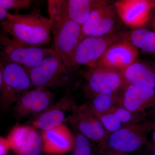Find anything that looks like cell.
Listing matches in <instances>:
<instances>
[{"label":"cell","mask_w":155,"mask_h":155,"mask_svg":"<svg viewBox=\"0 0 155 155\" xmlns=\"http://www.w3.org/2000/svg\"><path fill=\"white\" fill-rule=\"evenodd\" d=\"M0 27L13 38L31 45L41 47L51 39L50 19L37 9L25 14L9 13Z\"/></svg>","instance_id":"6da1fadb"},{"label":"cell","mask_w":155,"mask_h":155,"mask_svg":"<svg viewBox=\"0 0 155 155\" xmlns=\"http://www.w3.org/2000/svg\"><path fill=\"white\" fill-rule=\"evenodd\" d=\"M54 51L70 72L75 70L73 57L79 42L81 26L64 14L48 10Z\"/></svg>","instance_id":"7a4b0ae2"},{"label":"cell","mask_w":155,"mask_h":155,"mask_svg":"<svg viewBox=\"0 0 155 155\" xmlns=\"http://www.w3.org/2000/svg\"><path fill=\"white\" fill-rule=\"evenodd\" d=\"M54 53L53 49L31 45L15 39L0 28V59L3 63L19 64L28 70Z\"/></svg>","instance_id":"3957f363"},{"label":"cell","mask_w":155,"mask_h":155,"mask_svg":"<svg viewBox=\"0 0 155 155\" xmlns=\"http://www.w3.org/2000/svg\"><path fill=\"white\" fill-rule=\"evenodd\" d=\"M155 128V123L144 122L128 125L110 133L100 144L99 152L110 150L122 153L133 152L147 142L148 136Z\"/></svg>","instance_id":"277c9868"},{"label":"cell","mask_w":155,"mask_h":155,"mask_svg":"<svg viewBox=\"0 0 155 155\" xmlns=\"http://www.w3.org/2000/svg\"><path fill=\"white\" fill-rule=\"evenodd\" d=\"M27 71L33 86L42 89L68 86L73 74L55 52L44 59L36 67Z\"/></svg>","instance_id":"5b68a950"},{"label":"cell","mask_w":155,"mask_h":155,"mask_svg":"<svg viewBox=\"0 0 155 155\" xmlns=\"http://www.w3.org/2000/svg\"><path fill=\"white\" fill-rule=\"evenodd\" d=\"M2 85L0 94V108L6 112L19 97L33 86L28 71L14 63H3Z\"/></svg>","instance_id":"8992f818"},{"label":"cell","mask_w":155,"mask_h":155,"mask_svg":"<svg viewBox=\"0 0 155 155\" xmlns=\"http://www.w3.org/2000/svg\"><path fill=\"white\" fill-rule=\"evenodd\" d=\"M80 75L84 80L83 91L85 96L92 98L107 90L119 91L125 83L122 71L107 67H89Z\"/></svg>","instance_id":"52a82bcc"},{"label":"cell","mask_w":155,"mask_h":155,"mask_svg":"<svg viewBox=\"0 0 155 155\" xmlns=\"http://www.w3.org/2000/svg\"><path fill=\"white\" fill-rule=\"evenodd\" d=\"M121 39L122 35L114 32L105 36L84 38L79 42L74 52L75 68L81 66L93 67L110 46Z\"/></svg>","instance_id":"ba28073f"},{"label":"cell","mask_w":155,"mask_h":155,"mask_svg":"<svg viewBox=\"0 0 155 155\" xmlns=\"http://www.w3.org/2000/svg\"><path fill=\"white\" fill-rule=\"evenodd\" d=\"M67 120L75 125L79 132L94 142L101 144L109 134L89 104L73 106Z\"/></svg>","instance_id":"9c48e42d"},{"label":"cell","mask_w":155,"mask_h":155,"mask_svg":"<svg viewBox=\"0 0 155 155\" xmlns=\"http://www.w3.org/2000/svg\"><path fill=\"white\" fill-rule=\"evenodd\" d=\"M119 104L132 113L147 116L155 110V89L126 84L120 91Z\"/></svg>","instance_id":"30bf717a"},{"label":"cell","mask_w":155,"mask_h":155,"mask_svg":"<svg viewBox=\"0 0 155 155\" xmlns=\"http://www.w3.org/2000/svg\"><path fill=\"white\" fill-rule=\"evenodd\" d=\"M139 51L130 42L121 39L107 49L93 67H107L122 71L137 61Z\"/></svg>","instance_id":"8fae6325"},{"label":"cell","mask_w":155,"mask_h":155,"mask_svg":"<svg viewBox=\"0 0 155 155\" xmlns=\"http://www.w3.org/2000/svg\"><path fill=\"white\" fill-rule=\"evenodd\" d=\"M114 5L101 6L92 11L81 25L79 41L89 36L101 37L113 33L117 19Z\"/></svg>","instance_id":"7c38bea8"},{"label":"cell","mask_w":155,"mask_h":155,"mask_svg":"<svg viewBox=\"0 0 155 155\" xmlns=\"http://www.w3.org/2000/svg\"><path fill=\"white\" fill-rule=\"evenodd\" d=\"M6 138L16 155H41L43 151L41 135L32 126L16 125Z\"/></svg>","instance_id":"4fadbf2b"},{"label":"cell","mask_w":155,"mask_h":155,"mask_svg":"<svg viewBox=\"0 0 155 155\" xmlns=\"http://www.w3.org/2000/svg\"><path fill=\"white\" fill-rule=\"evenodd\" d=\"M106 0H49L48 10L64 14L81 26L92 11L108 5Z\"/></svg>","instance_id":"5bb4252c"},{"label":"cell","mask_w":155,"mask_h":155,"mask_svg":"<svg viewBox=\"0 0 155 155\" xmlns=\"http://www.w3.org/2000/svg\"><path fill=\"white\" fill-rule=\"evenodd\" d=\"M55 96L47 89L36 88L25 92L15 103L14 115L19 119L38 115L53 104Z\"/></svg>","instance_id":"9a60e30c"},{"label":"cell","mask_w":155,"mask_h":155,"mask_svg":"<svg viewBox=\"0 0 155 155\" xmlns=\"http://www.w3.org/2000/svg\"><path fill=\"white\" fill-rule=\"evenodd\" d=\"M114 6L122 22L134 28H141L148 22L154 8L153 1L149 0H120Z\"/></svg>","instance_id":"2e32d148"},{"label":"cell","mask_w":155,"mask_h":155,"mask_svg":"<svg viewBox=\"0 0 155 155\" xmlns=\"http://www.w3.org/2000/svg\"><path fill=\"white\" fill-rule=\"evenodd\" d=\"M41 135L43 151L51 155H63L73 149L74 135L64 124L42 131Z\"/></svg>","instance_id":"e0dca14e"},{"label":"cell","mask_w":155,"mask_h":155,"mask_svg":"<svg viewBox=\"0 0 155 155\" xmlns=\"http://www.w3.org/2000/svg\"><path fill=\"white\" fill-rule=\"evenodd\" d=\"M74 102L69 96H65L47 109L37 115L32 122L36 129L45 131L64 124L67 120L66 112L72 110Z\"/></svg>","instance_id":"ac0fdd59"},{"label":"cell","mask_w":155,"mask_h":155,"mask_svg":"<svg viewBox=\"0 0 155 155\" xmlns=\"http://www.w3.org/2000/svg\"><path fill=\"white\" fill-rule=\"evenodd\" d=\"M122 72L126 84L155 89V62L137 60Z\"/></svg>","instance_id":"d6986e66"},{"label":"cell","mask_w":155,"mask_h":155,"mask_svg":"<svg viewBox=\"0 0 155 155\" xmlns=\"http://www.w3.org/2000/svg\"><path fill=\"white\" fill-rule=\"evenodd\" d=\"M122 39L130 42L137 48L155 56V31L146 28H134L122 35Z\"/></svg>","instance_id":"ffe728a7"},{"label":"cell","mask_w":155,"mask_h":155,"mask_svg":"<svg viewBox=\"0 0 155 155\" xmlns=\"http://www.w3.org/2000/svg\"><path fill=\"white\" fill-rule=\"evenodd\" d=\"M120 91H105L91 98V102L89 104L98 117L112 113L117 107L120 106Z\"/></svg>","instance_id":"44dd1931"},{"label":"cell","mask_w":155,"mask_h":155,"mask_svg":"<svg viewBox=\"0 0 155 155\" xmlns=\"http://www.w3.org/2000/svg\"><path fill=\"white\" fill-rule=\"evenodd\" d=\"M113 113L125 127L144 122L146 117L143 115L132 113L121 106L117 107Z\"/></svg>","instance_id":"7402d4cb"},{"label":"cell","mask_w":155,"mask_h":155,"mask_svg":"<svg viewBox=\"0 0 155 155\" xmlns=\"http://www.w3.org/2000/svg\"><path fill=\"white\" fill-rule=\"evenodd\" d=\"M72 155H92L91 140L79 131L75 133Z\"/></svg>","instance_id":"603a6c76"},{"label":"cell","mask_w":155,"mask_h":155,"mask_svg":"<svg viewBox=\"0 0 155 155\" xmlns=\"http://www.w3.org/2000/svg\"><path fill=\"white\" fill-rule=\"evenodd\" d=\"M99 118L109 133L116 132L125 127L113 112L102 115Z\"/></svg>","instance_id":"cb8c5ba5"},{"label":"cell","mask_w":155,"mask_h":155,"mask_svg":"<svg viewBox=\"0 0 155 155\" xmlns=\"http://www.w3.org/2000/svg\"><path fill=\"white\" fill-rule=\"evenodd\" d=\"M30 0H0V6L6 10L18 11L29 8L32 2Z\"/></svg>","instance_id":"d4e9b609"},{"label":"cell","mask_w":155,"mask_h":155,"mask_svg":"<svg viewBox=\"0 0 155 155\" xmlns=\"http://www.w3.org/2000/svg\"><path fill=\"white\" fill-rule=\"evenodd\" d=\"M10 150L11 147L8 140L0 136V155H8Z\"/></svg>","instance_id":"484cf974"},{"label":"cell","mask_w":155,"mask_h":155,"mask_svg":"<svg viewBox=\"0 0 155 155\" xmlns=\"http://www.w3.org/2000/svg\"><path fill=\"white\" fill-rule=\"evenodd\" d=\"M8 14L9 12L7 10L0 6V21L1 22L7 19Z\"/></svg>","instance_id":"4316f807"},{"label":"cell","mask_w":155,"mask_h":155,"mask_svg":"<svg viewBox=\"0 0 155 155\" xmlns=\"http://www.w3.org/2000/svg\"><path fill=\"white\" fill-rule=\"evenodd\" d=\"M100 154L101 155H130L125 153L110 150H104L99 152Z\"/></svg>","instance_id":"83f0119b"},{"label":"cell","mask_w":155,"mask_h":155,"mask_svg":"<svg viewBox=\"0 0 155 155\" xmlns=\"http://www.w3.org/2000/svg\"><path fill=\"white\" fill-rule=\"evenodd\" d=\"M3 72H4V65L2 61L0 59V94L2 85L3 79Z\"/></svg>","instance_id":"f1b7e54d"},{"label":"cell","mask_w":155,"mask_h":155,"mask_svg":"<svg viewBox=\"0 0 155 155\" xmlns=\"http://www.w3.org/2000/svg\"><path fill=\"white\" fill-rule=\"evenodd\" d=\"M153 130V141L155 145V128Z\"/></svg>","instance_id":"f546056e"},{"label":"cell","mask_w":155,"mask_h":155,"mask_svg":"<svg viewBox=\"0 0 155 155\" xmlns=\"http://www.w3.org/2000/svg\"><path fill=\"white\" fill-rule=\"evenodd\" d=\"M152 155H155V145L152 150Z\"/></svg>","instance_id":"4dcf8cb0"},{"label":"cell","mask_w":155,"mask_h":155,"mask_svg":"<svg viewBox=\"0 0 155 155\" xmlns=\"http://www.w3.org/2000/svg\"><path fill=\"white\" fill-rule=\"evenodd\" d=\"M153 27H155V16L154 17V19L153 21Z\"/></svg>","instance_id":"1f68e13d"},{"label":"cell","mask_w":155,"mask_h":155,"mask_svg":"<svg viewBox=\"0 0 155 155\" xmlns=\"http://www.w3.org/2000/svg\"><path fill=\"white\" fill-rule=\"evenodd\" d=\"M154 31H155V27H153Z\"/></svg>","instance_id":"d6a6232c"},{"label":"cell","mask_w":155,"mask_h":155,"mask_svg":"<svg viewBox=\"0 0 155 155\" xmlns=\"http://www.w3.org/2000/svg\"><path fill=\"white\" fill-rule=\"evenodd\" d=\"M99 155H101V154H99Z\"/></svg>","instance_id":"836d02e7"}]
</instances>
